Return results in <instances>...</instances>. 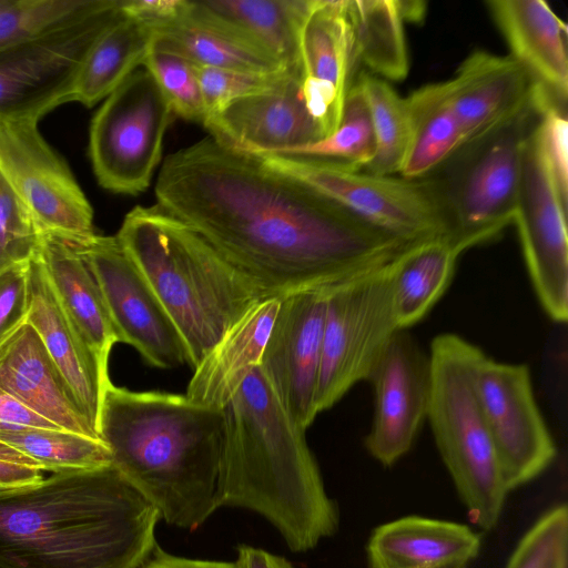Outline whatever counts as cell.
<instances>
[{
    "label": "cell",
    "mask_w": 568,
    "mask_h": 568,
    "mask_svg": "<svg viewBox=\"0 0 568 568\" xmlns=\"http://www.w3.org/2000/svg\"><path fill=\"white\" fill-rule=\"evenodd\" d=\"M42 234L28 207L0 171V272L34 258Z\"/></svg>",
    "instance_id": "cell-39"
},
{
    "label": "cell",
    "mask_w": 568,
    "mask_h": 568,
    "mask_svg": "<svg viewBox=\"0 0 568 568\" xmlns=\"http://www.w3.org/2000/svg\"><path fill=\"white\" fill-rule=\"evenodd\" d=\"M119 0L37 39L0 51V122H34L71 102L81 64L120 16Z\"/></svg>",
    "instance_id": "cell-11"
},
{
    "label": "cell",
    "mask_w": 568,
    "mask_h": 568,
    "mask_svg": "<svg viewBox=\"0 0 568 568\" xmlns=\"http://www.w3.org/2000/svg\"><path fill=\"white\" fill-rule=\"evenodd\" d=\"M488 12L504 37L509 55L535 88L567 106L568 30L544 0H488Z\"/></svg>",
    "instance_id": "cell-22"
},
{
    "label": "cell",
    "mask_w": 568,
    "mask_h": 568,
    "mask_svg": "<svg viewBox=\"0 0 568 568\" xmlns=\"http://www.w3.org/2000/svg\"><path fill=\"white\" fill-rule=\"evenodd\" d=\"M155 30L122 14L94 41L79 70L71 101L91 108L142 67Z\"/></svg>",
    "instance_id": "cell-29"
},
{
    "label": "cell",
    "mask_w": 568,
    "mask_h": 568,
    "mask_svg": "<svg viewBox=\"0 0 568 568\" xmlns=\"http://www.w3.org/2000/svg\"><path fill=\"white\" fill-rule=\"evenodd\" d=\"M398 6L404 21L418 22L426 14V3L423 1L398 0Z\"/></svg>",
    "instance_id": "cell-47"
},
{
    "label": "cell",
    "mask_w": 568,
    "mask_h": 568,
    "mask_svg": "<svg viewBox=\"0 0 568 568\" xmlns=\"http://www.w3.org/2000/svg\"><path fill=\"white\" fill-rule=\"evenodd\" d=\"M77 247L99 284L119 343L156 368L187 364L174 325L118 239L95 234Z\"/></svg>",
    "instance_id": "cell-15"
},
{
    "label": "cell",
    "mask_w": 568,
    "mask_h": 568,
    "mask_svg": "<svg viewBox=\"0 0 568 568\" xmlns=\"http://www.w3.org/2000/svg\"><path fill=\"white\" fill-rule=\"evenodd\" d=\"M142 67L155 80L174 115L204 123L201 89L191 61L174 52L152 47Z\"/></svg>",
    "instance_id": "cell-37"
},
{
    "label": "cell",
    "mask_w": 568,
    "mask_h": 568,
    "mask_svg": "<svg viewBox=\"0 0 568 568\" xmlns=\"http://www.w3.org/2000/svg\"><path fill=\"white\" fill-rule=\"evenodd\" d=\"M373 123L375 154L363 171L377 175L399 174L412 135L406 97H400L389 82L367 71L356 74Z\"/></svg>",
    "instance_id": "cell-33"
},
{
    "label": "cell",
    "mask_w": 568,
    "mask_h": 568,
    "mask_svg": "<svg viewBox=\"0 0 568 568\" xmlns=\"http://www.w3.org/2000/svg\"><path fill=\"white\" fill-rule=\"evenodd\" d=\"M406 100L412 135L399 175L422 179L457 152L465 140L448 105L444 81L420 87Z\"/></svg>",
    "instance_id": "cell-30"
},
{
    "label": "cell",
    "mask_w": 568,
    "mask_h": 568,
    "mask_svg": "<svg viewBox=\"0 0 568 568\" xmlns=\"http://www.w3.org/2000/svg\"><path fill=\"white\" fill-rule=\"evenodd\" d=\"M42 478V470L37 467L0 460V493L36 484Z\"/></svg>",
    "instance_id": "cell-45"
},
{
    "label": "cell",
    "mask_w": 568,
    "mask_h": 568,
    "mask_svg": "<svg viewBox=\"0 0 568 568\" xmlns=\"http://www.w3.org/2000/svg\"><path fill=\"white\" fill-rule=\"evenodd\" d=\"M172 108L150 72L138 68L110 95L90 125L89 153L99 184L138 195L151 184L162 158Z\"/></svg>",
    "instance_id": "cell-10"
},
{
    "label": "cell",
    "mask_w": 568,
    "mask_h": 568,
    "mask_svg": "<svg viewBox=\"0 0 568 568\" xmlns=\"http://www.w3.org/2000/svg\"><path fill=\"white\" fill-rule=\"evenodd\" d=\"M158 509L112 465L0 493V568H139Z\"/></svg>",
    "instance_id": "cell-2"
},
{
    "label": "cell",
    "mask_w": 568,
    "mask_h": 568,
    "mask_svg": "<svg viewBox=\"0 0 568 568\" xmlns=\"http://www.w3.org/2000/svg\"><path fill=\"white\" fill-rule=\"evenodd\" d=\"M68 316L109 376V356L119 343L99 284L79 248L51 234H42L38 253Z\"/></svg>",
    "instance_id": "cell-27"
},
{
    "label": "cell",
    "mask_w": 568,
    "mask_h": 568,
    "mask_svg": "<svg viewBox=\"0 0 568 568\" xmlns=\"http://www.w3.org/2000/svg\"><path fill=\"white\" fill-rule=\"evenodd\" d=\"M374 154L373 123L362 87L355 77L346 94L337 128L313 143L285 150L278 155L332 161L363 170L371 163Z\"/></svg>",
    "instance_id": "cell-35"
},
{
    "label": "cell",
    "mask_w": 568,
    "mask_h": 568,
    "mask_svg": "<svg viewBox=\"0 0 568 568\" xmlns=\"http://www.w3.org/2000/svg\"><path fill=\"white\" fill-rule=\"evenodd\" d=\"M331 286L302 290L280 298L260 362L277 398L305 430L318 415L316 392Z\"/></svg>",
    "instance_id": "cell-16"
},
{
    "label": "cell",
    "mask_w": 568,
    "mask_h": 568,
    "mask_svg": "<svg viewBox=\"0 0 568 568\" xmlns=\"http://www.w3.org/2000/svg\"><path fill=\"white\" fill-rule=\"evenodd\" d=\"M367 381L374 390V413L365 447L378 463L390 467L410 450L426 420L429 353L407 329H400Z\"/></svg>",
    "instance_id": "cell-17"
},
{
    "label": "cell",
    "mask_w": 568,
    "mask_h": 568,
    "mask_svg": "<svg viewBox=\"0 0 568 568\" xmlns=\"http://www.w3.org/2000/svg\"><path fill=\"white\" fill-rule=\"evenodd\" d=\"M474 379L509 491L545 471L555 459L556 446L535 399L526 364L497 362L480 351Z\"/></svg>",
    "instance_id": "cell-14"
},
{
    "label": "cell",
    "mask_w": 568,
    "mask_h": 568,
    "mask_svg": "<svg viewBox=\"0 0 568 568\" xmlns=\"http://www.w3.org/2000/svg\"><path fill=\"white\" fill-rule=\"evenodd\" d=\"M463 253L446 235L409 245L395 257L393 296L400 329L429 313L452 282Z\"/></svg>",
    "instance_id": "cell-28"
},
{
    "label": "cell",
    "mask_w": 568,
    "mask_h": 568,
    "mask_svg": "<svg viewBox=\"0 0 568 568\" xmlns=\"http://www.w3.org/2000/svg\"><path fill=\"white\" fill-rule=\"evenodd\" d=\"M537 123L523 146L513 223L517 226L526 267L540 305L552 321L565 323L568 316V202L561 197L546 162Z\"/></svg>",
    "instance_id": "cell-12"
},
{
    "label": "cell",
    "mask_w": 568,
    "mask_h": 568,
    "mask_svg": "<svg viewBox=\"0 0 568 568\" xmlns=\"http://www.w3.org/2000/svg\"><path fill=\"white\" fill-rule=\"evenodd\" d=\"M26 320L39 334L100 436L103 395L111 379L100 371L93 353L62 307L38 255L29 262V307Z\"/></svg>",
    "instance_id": "cell-23"
},
{
    "label": "cell",
    "mask_w": 568,
    "mask_h": 568,
    "mask_svg": "<svg viewBox=\"0 0 568 568\" xmlns=\"http://www.w3.org/2000/svg\"><path fill=\"white\" fill-rule=\"evenodd\" d=\"M479 549L466 525L406 516L376 527L366 554L369 568H468Z\"/></svg>",
    "instance_id": "cell-25"
},
{
    "label": "cell",
    "mask_w": 568,
    "mask_h": 568,
    "mask_svg": "<svg viewBox=\"0 0 568 568\" xmlns=\"http://www.w3.org/2000/svg\"><path fill=\"white\" fill-rule=\"evenodd\" d=\"M222 424V410L186 395L135 392L111 382L99 430L111 465L161 518L193 530L220 508Z\"/></svg>",
    "instance_id": "cell-4"
},
{
    "label": "cell",
    "mask_w": 568,
    "mask_h": 568,
    "mask_svg": "<svg viewBox=\"0 0 568 568\" xmlns=\"http://www.w3.org/2000/svg\"><path fill=\"white\" fill-rule=\"evenodd\" d=\"M0 171L42 233L75 246L95 235L89 200L38 123L0 122Z\"/></svg>",
    "instance_id": "cell-13"
},
{
    "label": "cell",
    "mask_w": 568,
    "mask_h": 568,
    "mask_svg": "<svg viewBox=\"0 0 568 568\" xmlns=\"http://www.w3.org/2000/svg\"><path fill=\"white\" fill-rule=\"evenodd\" d=\"M139 568H236L234 562L190 559L178 557L155 547Z\"/></svg>",
    "instance_id": "cell-44"
},
{
    "label": "cell",
    "mask_w": 568,
    "mask_h": 568,
    "mask_svg": "<svg viewBox=\"0 0 568 568\" xmlns=\"http://www.w3.org/2000/svg\"><path fill=\"white\" fill-rule=\"evenodd\" d=\"M254 156V155H253ZM267 168L310 186L369 226L412 245L449 236L447 213L430 178L377 175L310 158L256 156Z\"/></svg>",
    "instance_id": "cell-8"
},
{
    "label": "cell",
    "mask_w": 568,
    "mask_h": 568,
    "mask_svg": "<svg viewBox=\"0 0 568 568\" xmlns=\"http://www.w3.org/2000/svg\"><path fill=\"white\" fill-rule=\"evenodd\" d=\"M187 0H119L124 16L136 19L154 30L182 17Z\"/></svg>",
    "instance_id": "cell-42"
},
{
    "label": "cell",
    "mask_w": 568,
    "mask_h": 568,
    "mask_svg": "<svg viewBox=\"0 0 568 568\" xmlns=\"http://www.w3.org/2000/svg\"><path fill=\"white\" fill-rule=\"evenodd\" d=\"M154 192L266 296L337 284L409 246L211 135L169 154Z\"/></svg>",
    "instance_id": "cell-1"
},
{
    "label": "cell",
    "mask_w": 568,
    "mask_h": 568,
    "mask_svg": "<svg viewBox=\"0 0 568 568\" xmlns=\"http://www.w3.org/2000/svg\"><path fill=\"white\" fill-rule=\"evenodd\" d=\"M204 126L220 144L254 156L322 139L301 93V71L290 72L274 89L227 105Z\"/></svg>",
    "instance_id": "cell-19"
},
{
    "label": "cell",
    "mask_w": 568,
    "mask_h": 568,
    "mask_svg": "<svg viewBox=\"0 0 568 568\" xmlns=\"http://www.w3.org/2000/svg\"><path fill=\"white\" fill-rule=\"evenodd\" d=\"M444 83L465 144L519 113L531 101L535 89L526 71L509 54L484 50L471 52Z\"/></svg>",
    "instance_id": "cell-20"
},
{
    "label": "cell",
    "mask_w": 568,
    "mask_h": 568,
    "mask_svg": "<svg viewBox=\"0 0 568 568\" xmlns=\"http://www.w3.org/2000/svg\"><path fill=\"white\" fill-rule=\"evenodd\" d=\"M394 260L328 290L316 409L334 406L367 381L400 331L393 296Z\"/></svg>",
    "instance_id": "cell-9"
},
{
    "label": "cell",
    "mask_w": 568,
    "mask_h": 568,
    "mask_svg": "<svg viewBox=\"0 0 568 568\" xmlns=\"http://www.w3.org/2000/svg\"><path fill=\"white\" fill-rule=\"evenodd\" d=\"M115 237L174 325L192 368L267 297L201 235L156 204L132 209Z\"/></svg>",
    "instance_id": "cell-5"
},
{
    "label": "cell",
    "mask_w": 568,
    "mask_h": 568,
    "mask_svg": "<svg viewBox=\"0 0 568 568\" xmlns=\"http://www.w3.org/2000/svg\"><path fill=\"white\" fill-rule=\"evenodd\" d=\"M0 440L52 473L111 465L110 450L102 439L62 428L1 432Z\"/></svg>",
    "instance_id": "cell-34"
},
{
    "label": "cell",
    "mask_w": 568,
    "mask_h": 568,
    "mask_svg": "<svg viewBox=\"0 0 568 568\" xmlns=\"http://www.w3.org/2000/svg\"><path fill=\"white\" fill-rule=\"evenodd\" d=\"M222 410L219 504L266 518L292 551L334 535L339 514L301 428L260 365Z\"/></svg>",
    "instance_id": "cell-3"
},
{
    "label": "cell",
    "mask_w": 568,
    "mask_h": 568,
    "mask_svg": "<svg viewBox=\"0 0 568 568\" xmlns=\"http://www.w3.org/2000/svg\"><path fill=\"white\" fill-rule=\"evenodd\" d=\"M112 0H0V51L94 13Z\"/></svg>",
    "instance_id": "cell-36"
},
{
    "label": "cell",
    "mask_w": 568,
    "mask_h": 568,
    "mask_svg": "<svg viewBox=\"0 0 568 568\" xmlns=\"http://www.w3.org/2000/svg\"><path fill=\"white\" fill-rule=\"evenodd\" d=\"M0 387L58 427L100 438L27 320L0 343Z\"/></svg>",
    "instance_id": "cell-21"
},
{
    "label": "cell",
    "mask_w": 568,
    "mask_h": 568,
    "mask_svg": "<svg viewBox=\"0 0 568 568\" xmlns=\"http://www.w3.org/2000/svg\"><path fill=\"white\" fill-rule=\"evenodd\" d=\"M539 119L534 93L515 116L464 144L427 175L444 203L449 237L465 252L514 222L525 140Z\"/></svg>",
    "instance_id": "cell-7"
},
{
    "label": "cell",
    "mask_w": 568,
    "mask_h": 568,
    "mask_svg": "<svg viewBox=\"0 0 568 568\" xmlns=\"http://www.w3.org/2000/svg\"><path fill=\"white\" fill-rule=\"evenodd\" d=\"M236 568H294L284 557L247 545L237 548Z\"/></svg>",
    "instance_id": "cell-46"
},
{
    "label": "cell",
    "mask_w": 568,
    "mask_h": 568,
    "mask_svg": "<svg viewBox=\"0 0 568 568\" xmlns=\"http://www.w3.org/2000/svg\"><path fill=\"white\" fill-rule=\"evenodd\" d=\"M301 93L322 138L338 125L357 74L346 0H310L298 33Z\"/></svg>",
    "instance_id": "cell-18"
},
{
    "label": "cell",
    "mask_w": 568,
    "mask_h": 568,
    "mask_svg": "<svg viewBox=\"0 0 568 568\" xmlns=\"http://www.w3.org/2000/svg\"><path fill=\"white\" fill-rule=\"evenodd\" d=\"M24 428H60L30 410L0 387V433Z\"/></svg>",
    "instance_id": "cell-43"
},
{
    "label": "cell",
    "mask_w": 568,
    "mask_h": 568,
    "mask_svg": "<svg viewBox=\"0 0 568 568\" xmlns=\"http://www.w3.org/2000/svg\"><path fill=\"white\" fill-rule=\"evenodd\" d=\"M346 11L358 64L387 82L403 81L409 61L398 0H346Z\"/></svg>",
    "instance_id": "cell-31"
},
{
    "label": "cell",
    "mask_w": 568,
    "mask_h": 568,
    "mask_svg": "<svg viewBox=\"0 0 568 568\" xmlns=\"http://www.w3.org/2000/svg\"><path fill=\"white\" fill-rule=\"evenodd\" d=\"M153 47L174 52L194 64L217 69L261 74L291 70L273 58L185 17L156 29Z\"/></svg>",
    "instance_id": "cell-32"
},
{
    "label": "cell",
    "mask_w": 568,
    "mask_h": 568,
    "mask_svg": "<svg viewBox=\"0 0 568 568\" xmlns=\"http://www.w3.org/2000/svg\"><path fill=\"white\" fill-rule=\"evenodd\" d=\"M194 64V63H193ZM201 89L205 120L203 125L227 105L243 98L274 89L290 72L250 73L194 64Z\"/></svg>",
    "instance_id": "cell-40"
},
{
    "label": "cell",
    "mask_w": 568,
    "mask_h": 568,
    "mask_svg": "<svg viewBox=\"0 0 568 568\" xmlns=\"http://www.w3.org/2000/svg\"><path fill=\"white\" fill-rule=\"evenodd\" d=\"M29 262L0 272V343L27 318Z\"/></svg>",
    "instance_id": "cell-41"
},
{
    "label": "cell",
    "mask_w": 568,
    "mask_h": 568,
    "mask_svg": "<svg viewBox=\"0 0 568 568\" xmlns=\"http://www.w3.org/2000/svg\"><path fill=\"white\" fill-rule=\"evenodd\" d=\"M0 460L32 466L41 469L39 465L28 456L0 440ZM42 470V469H41Z\"/></svg>",
    "instance_id": "cell-48"
},
{
    "label": "cell",
    "mask_w": 568,
    "mask_h": 568,
    "mask_svg": "<svg viewBox=\"0 0 568 568\" xmlns=\"http://www.w3.org/2000/svg\"><path fill=\"white\" fill-rule=\"evenodd\" d=\"M280 297L253 305L193 368L186 397L199 405L222 409L246 376L260 365Z\"/></svg>",
    "instance_id": "cell-26"
},
{
    "label": "cell",
    "mask_w": 568,
    "mask_h": 568,
    "mask_svg": "<svg viewBox=\"0 0 568 568\" xmlns=\"http://www.w3.org/2000/svg\"><path fill=\"white\" fill-rule=\"evenodd\" d=\"M568 509L557 505L544 513L526 531L506 568H567Z\"/></svg>",
    "instance_id": "cell-38"
},
{
    "label": "cell",
    "mask_w": 568,
    "mask_h": 568,
    "mask_svg": "<svg viewBox=\"0 0 568 568\" xmlns=\"http://www.w3.org/2000/svg\"><path fill=\"white\" fill-rule=\"evenodd\" d=\"M480 351L452 333L432 341L426 419L469 519L488 531L498 524L508 489L475 387Z\"/></svg>",
    "instance_id": "cell-6"
},
{
    "label": "cell",
    "mask_w": 568,
    "mask_h": 568,
    "mask_svg": "<svg viewBox=\"0 0 568 568\" xmlns=\"http://www.w3.org/2000/svg\"><path fill=\"white\" fill-rule=\"evenodd\" d=\"M310 0H200L184 17L300 70L298 33Z\"/></svg>",
    "instance_id": "cell-24"
}]
</instances>
